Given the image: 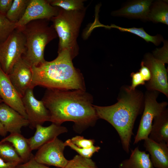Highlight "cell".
Masks as SVG:
<instances>
[{
    "mask_svg": "<svg viewBox=\"0 0 168 168\" xmlns=\"http://www.w3.org/2000/svg\"><path fill=\"white\" fill-rule=\"evenodd\" d=\"M47 89L42 99L52 123L72 121L78 128L93 125L99 119L91 96L85 90Z\"/></svg>",
    "mask_w": 168,
    "mask_h": 168,
    "instance_id": "cell-1",
    "label": "cell"
},
{
    "mask_svg": "<svg viewBox=\"0 0 168 168\" xmlns=\"http://www.w3.org/2000/svg\"><path fill=\"white\" fill-rule=\"evenodd\" d=\"M117 100L111 105L94 107L99 118L106 120L115 129L123 150L128 154L135 122L143 110L144 94L125 85L120 88Z\"/></svg>",
    "mask_w": 168,
    "mask_h": 168,
    "instance_id": "cell-2",
    "label": "cell"
},
{
    "mask_svg": "<svg viewBox=\"0 0 168 168\" xmlns=\"http://www.w3.org/2000/svg\"><path fill=\"white\" fill-rule=\"evenodd\" d=\"M58 53L54 60L32 67L30 88L39 86L50 89L85 90L82 76L73 66L70 52L64 49Z\"/></svg>",
    "mask_w": 168,
    "mask_h": 168,
    "instance_id": "cell-3",
    "label": "cell"
},
{
    "mask_svg": "<svg viewBox=\"0 0 168 168\" xmlns=\"http://www.w3.org/2000/svg\"><path fill=\"white\" fill-rule=\"evenodd\" d=\"M47 20H34L19 28L26 39V51L22 57L32 67L44 62L46 45L57 36Z\"/></svg>",
    "mask_w": 168,
    "mask_h": 168,
    "instance_id": "cell-4",
    "label": "cell"
},
{
    "mask_svg": "<svg viewBox=\"0 0 168 168\" xmlns=\"http://www.w3.org/2000/svg\"><path fill=\"white\" fill-rule=\"evenodd\" d=\"M85 9L67 11L60 8L58 15L50 20L59 38L58 52L66 49L73 58L78 54L77 40L84 16Z\"/></svg>",
    "mask_w": 168,
    "mask_h": 168,
    "instance_id": "cell-5",
    "label": "cell"
},
{
    "mask_svg": "<svg viewBox=\"0 0 168 168\" xmlns=\"http://www.w3.org/2000/svg\"><path fill=\"white\" fill-rule=\"evenodd\" d=\"M26 51V39L21 30L16 28L0 44V67L7 75Z\"/></svg>",
    "mask_w": 168,
    "mask_h": 168,
    "instance_id": "cell-6",
    "label": "cell"
},
{
    "mask_svg": "<svg viewBox=\"0 0 168 168\" xmlns=\"http://www.w3.org/2000/svg\"><path fill=\"white\" fill-rule=\"evenodd\" d=\"M159 94L157 91L147 90L144 94V109L133 144L148 137L154 118L166 109L167 102L157 101Z\"/></svg>",
    "mask_w": 168,
    "mask_h": 168,
    "instance_id": "cell-7",
    "label": "cell"
},
{
    "mask_svg": "<svg viewBox=\"0 0 168 168\" xmlns=\"http://www.w3.org/2000/svg\"><path fill=\"white\" fill-rule=\"evenodd\" d=\"M141 62L149 68L151 72V78L145 84L147 90L161 92L168 97L167 71L165 64L156 59L150 53L145 55Z\"/></svg>",
    "mask_w": 168,
    "mask_h": 168,
    "instance_id": "cell-8",
    "label": "cell"
},
{
    "mask_svg": "<svg viewBox=\"0 0 168 168\" xmlns=\"http://www.w3.org/2000/svg\"><path fill=\"white\" fill-rule=\"evenodd\" d=\"M66 147L64 142L56 138L40 147L34 155L37 162L45 165L64 168L68 160L63 151Z\"/></svg>",
    "mask_w": 168,
    "mask_h": 168,
    "instance_id": "cell-9",
    "label": "cell"
},
{
    "mask_svg": "<svg viewBox=\"0 0 168 168\" xmlns=\"http://www.w3.org/2000/svg\"><path fill=\"white\" fill-rule=\"evenodd\" d=\"M33 90L28 89L22 97L29 127L32 129L37 125H42L45 122L50 121L49 111L42 100L35 98Z\"/></svg>",
    "mask_w": 168,
    "mask_h": 168,
    "instance_id": "cell-10",
    "label": "cell"
},
{
    "mask_svg": "<svg viewBox=\"0 0 168 168\" xmlns=\"http://www.w3.org/2000/svg\"><path fill=\"white\" fill-rule=\"evenodd\" d=\"M59 9L58 7L52 6L48 0H30L24 15L16 24V28L34 20H50L58 15Z\"/></svg>",
    "mask_w": 168,
    "mask_h": 168,
    "instance_id": "cell-11",
    "label": "cell"
},
{
    "mask_svg": "<svg viewBox=\"0 0 168 168\" xmlns=\"http://www.w3.org/2000/svg\"><path fill=\"white\" fill-rule=\"evenodd\" d=\"M0 97L4 103L27 119L22 97L0 67Z\"/></svg>",
    "mask_w": 168,
    "mask_h": 168,
    "instance_id": "cell-12",
    "label": "cell"
},
{
    "mask_svg": "<svg viewBox=\"0 0 168 168\" xmlns=\"http://www.w3.org/2000/svg\"><path fill=\"white\" fill-rule=\"evenodd\" d=\"M8 76L22 97L30 86L32 77V67L22 57L14 64Z\"/></svg>",
    "mask_w": 168,
    "mask_h": 168,
    "instance_id": "cell-13",
    "label": "cell"
},
{
    "mask_svg": "<svg viewBox=\"0 0 168 168\" xmlns=\"http://www.w3.org/2000/svg\"><path fill=\"white\" fill-rule=\"evenodd\" d=\"M35 128L36 130L34 135L28 138L32 151L38 149L43 145L68 131L66 127L52 123L46 127L38 124Z\"/></svg>",
    "mask_w": 168,
    "mask_h": 168,
    "instance_id": "cell-14",
    "label": "cell"
},
{
    "mask_svg": "<svg viewBox=\"0 0 168 168\" xmlns=\"http://www.w3.org/2000/svg\"><path fill=\"white\" fill-rule=\"evenodd\" d=\"M0 122L10 133H21V129L29 125L26 118L3 102L0 103Z\"/></svg>",
    "mask_w": 168,
    "mask_h": 168,
    "instance_id": "cell-15",
    "label": "cell"
},
{
    "mask_svg": "<svg viewBox=\"0 0 168 168\" xmlns=\"http://www.w3.org/2000/svg\"><path fill=\"white\" fill-rule=\"evenodd\" d=\"M144 147L154 167L168 168V144L157 142L148 137L144 140Z\"/></svg>",
    "mask_w": 168,
    "mask_h": 168,
    "instance_id": "cell-16",
    "label": "cell"
},
{
    "mask_svg": "<svg viewBox=\"0 0 168 168\" xmlns=\"http://www.w3.org/2000/svg\"><path fill=\"white\" fill-rule=\"evenodd\" d=\"M152 1L139 0L129 2L122 8L113 12L115 16L139 18L148 20L150 6Z\"/></svg>",
    "mask_w": 168,
    "mask_h": 168,
    "instance_id": "cell-17",
    "label": "cell"
},
{
    "mask_svg": "<svg viewBox=\"0 0 168 168\" xmlns=\"http://www.w3.org/2000/svg\"><path fill=\"white\" fill-rule=\"evenodd\" d=\"M148 138L157 142L168 144V110L165 109L153 119Z\"/></svg>",
    "mask_w": 168,
    "mask_h": 168,
    "instance_id": "cell-18",
    "label": "cell"
},
{
    "mask_svg": "<svg viewBox=\"0 0 168 168\" xmlns=\"http://www.w3.org/2000/svg\"><path fill=\"white\" fill-rule=\"evenodd\" d=\"M7 142L14 147L22 160L23 163L29 161L34 155L28 138H26L21 133H12L0 141V143Z\"/></svg>",
    "mask_w": 168,
    "mask_h": 168,
    "instance_id": "cell-19",
    "label": "cell"
},
{
    "mask_svg": "<svg viewBox=\"0 0 168 168\" xmlns=\"http://www.w3.org/2000/svg\"><path fill=\"white\" fill-rule=\"evenodd\" d=\"M119 168H154L149 153L140 150L138 147L131 150L129 158L122 161Z\"/></svg>",
    "mask_w": 168,
    "mask_h": 168,
    "instance_id": "cell-20",
    "label": "cell"
},
{
    "mask_svg": "<svg viewBox=\"0 0 168 168\" xmlns=\"http://www.w3.org/2000/svg\"><path fill=\"white\" fill-rule=\"evenodd\" d=\"M148 20L154 22L168 24V5L167 2L158 1L152 3L150 7Z\"/></svg>",
    "mask_w": 168,
    "mask_h": 168,
    "instance_id": "cell-21",
    "label": "cell"
},
{
    "mask_svg": "<svg viewBox=\"0 0 168 168\" xmlns=\"http://www.w3.org/2000/svg\"><path fill=\"white\" fill-rule=\"evenodd\" d=\"M30 0H13L10 9L6 15L7 18L16 24L24 15Z\"/></svg>",
    "mask_w": 168,
    "mask_h": 168,
    "instance_id": "cell-22",
    "label": "cell"
},
{
    "mask_svg": "<svg viewBox=\"0 0 168 168\" xmlns=\"http://www.w3.org/2000/svg\"><path fill=\"white\" fill-rule=\"evenodd\" d=\"M107 28H115L121 31L127 32L135 34L142 38L147 42H150L156 45H159L164 40L162 36L160 35L156 36H152L147 33L142 28H138L135 27L126 28L122 27L112 24L110 26H107Z\"/></svg>",
    "mask_w": 168,
    "mask_h": 168,
    "instance_id": "cell-23",
    "label": "cell"
},
{
    "mask_svg": "<svg viewBox=\"0 0 168 168\" xmlns=\"http://www.w3.org/2000/svg\"><path fill=\"white\" fill-rule=\"evenodd\" d=\"M0 157L7 162L17 163L23 162L14 147L10 143L5 142L0 143Z\"/></svg>",
    "mask_w": 168,
    "mask_h": 168,
    "instance_id": "cell-24",
    "label": "cell"
},
{
    "mask_svg": "<svg viewBox=\"0 0 168 168\" xmlns=\"http://www.w3.org/2000/svg\"><path fill=\"white\" fill-rule=\"evenodd\" d=\"M52 6L67 11L83 10L84 9V1L82 0H48Z\"/></svg>",
    "mask_w": 168,
    "mask_h": 168,
    "instance_id": "cell-25",
    "label": "cell"
},
{
    "mask_svg": "<svg viewBox=\"0 0 168 168\" xmlns=\"http://www.w3.org/2000/svg\"><path fill=\"white\" fill-rule=\"evenodd\" d=\"M64 168H98L96 163L90 158L76 155L68 161Z\"/></svg>",
    "mask_w": 168,
    "mask_h": 168,
    "instance_id": "cell-26",
    "label": "cell"
},
{
    "mask_svg": "<svg viewBox=\"0 0 168 168\" xmlns=\"http://www.w3.org/2000/svg\"><path fill=\"white\" fill-rule=\"evenodd\" d=\"M16 28L15 23L9 21L6 15L0 13V44L7 39Z\"/></svg>",
    "mask_w": 168,
    "mask_h": 168,
    "instance_id": "cell-27",
    "label": "cell"
},
{
    "mask_svg": "<svg viewBox=\"0 0 168 168\" xmlns=\"http://www.w3.org/2000/svg\"><path fill=\"white\" fill-rule=\"evenodd\" d=\"M64 143L66 146H69L77 152L79 155L87 158H90L94 153L98 152L100 149V147L95 146L88 148H80L72 143L70 139H68Z\"/></svg>",
    "mask_w": 168,
    "mask_h": 168,
    "instance_id": "cell-28",
    "label": "cell"
},
{
    "mask_svg": "<svg viewBox=\"0 0 168 168\" xmlns=\"http://www.w3.org/2000/svg\"><path fill=\"white\" fill-rule=\"evenodd\" d=\"M164 45L161 48L156 49L153 52L152 55L155 58L164 63H168V43L163 41Z\"/></svg>",
    "mask_w": 168,
    "mask_h": 168,
    "instance_id": "cell-29",
    "label": "cell"
},
{
    "mask_svg": "<svg viewBox=\"0 0 168 168\" xmlns=\"http://www.w3.org/2000/svg\"><path fill=\"white\" fill-rule=\"evenodd\" d=\"M72 142L77 147L83 148H88L93 146L95 142L94 139H87L83 137L76 136L70 139Z\"/></svg>",
    "mask_w": 168,
    "mask_h": 168,
    "instance_id": "cell-30",
    "label": "cell"
},
{
    "mask_svg": "<svg viewBox=\"0 0 168 168\" xmlns=\"http://www.w3.org/2000/svg\"><path fill=\"white\" fill-rule=\"evenodd\" d=\"M130 76L132 78L131 85L129 86L131 89L134 90L139 85H145L146 82L139 72H132Z\"/></svg>",
    "mask_w": 168,
    "mask_h": 168,
    "instance_id": "cell-31",
    "label": "cell"
},
{
    "mask_svg": "<svg viewBox=\"0 0 168 168\" xmlns=\"http://www.w3.org/2000/svg\"><path fill=\"white\" fill-rule=\"evenodd\" d=\"M34 156V155L27 162L18 165L17 168H51L36 161Z\"/></svg>",
    "mask_w": 168,
    "mask_h": 168,
    "instance_id": "cell-32",
    "label": "cell"
},
{
    "mask_svg": "<svg viewBox=\"0 0 168 168\" xmlns=\"http://www.w3.org/2000/svg\"><path fill=\"white\" fill-rule=\"evenodd\" d=\"M13 0H0V13L5 15L10 9Z\"/></svg>",
    "mask_w": 168,
    "mask_h": 168,
    "instance_id": "cell-33",
    "label": "cell"
},
{
    "mask_svg": "<svg viewBox=\"0 0 168 168\" xmlns=\"http://www.w3.org/2000/svg\"><path fill=\"white\" fill-rule=\"evenodd\" d=\"M141 65V67L139 70V72L145 81L148 82L150 80L151 77L150 71L149 68L142 62Z\"/></svg>",
    "mask_w": 168,
    "mask_h": 168,
    "instance_id": "cell-34",
    "label": "cell"
},
{
    "mask_svg": "<svg viewBox=\"0 0 168 168\" xmlns=\"http://www.w3.org/2000/svg\"><path fill=\"white\" fill-rule=\"evenodd\" d=\"M18 165L16 163L6 162L0 157V168H17Z\"/></svg>",
    "mask_w": 168,
    "mask_h": 168,
    "instance_id": "cell-35",
    "label": "cell"
},
{
    "mask_svg": "<svg viewBox=\"0 0 168 168\" xmlns=\"http://www.w3.org/2000/svg\"><path fill=\"white\" fill-rule=\"evenodd\" d=\"M7 132L5 130L3 126L0 122V135L5 137Z\"/></svg>",
    "mask_w": 168,
    "mask_h": 168,
    "instance_id": "cell-36",
    "label": "cell"
},
{
    "mask_svg": "<svg viewBox=\"0 0 168 168\" xmlns=\"http://www.w3.org/2000/svg\"><path fill=\"white\" fill-rule=\"evenodd\" d=\"M3 102V101L1 98L0 97V103Z\"/></svg>",
    "mask_w": 168,
    "mask_h": 168,
    "instance_id": "cell-37",
    "label": "cell"
}]
</instances>
